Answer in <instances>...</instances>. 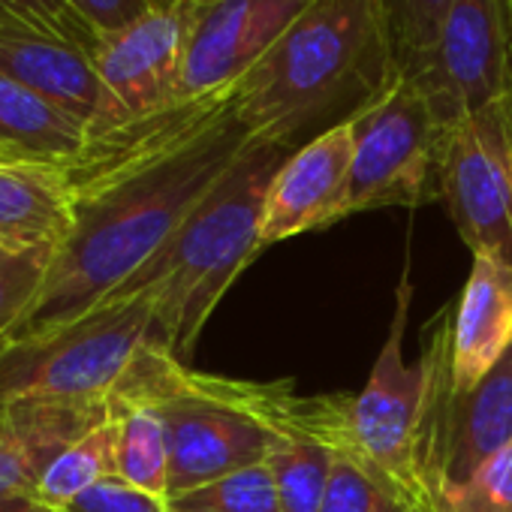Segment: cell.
<instances>
[{
  "label": "cell",
  "mask_w": 512,
  "mask_h": 512,
  "mask_svg": "<svg viewBox=\"0 0 512 512\" xmlns=\"http://www.w3.org/2000/svg\"><path fill=\"white\" fill-rule=\"evenodd\" d=\"M238 85L91 139L70 163L73 229L7 344L52 332L121 290L247 148Z\"/></svg>",
  "instance_id": "1"
},
{
  "label": "cell",
  "mask_w": 512,
  "mask_h": 512,
  "mask_svg": "<svg viewBox=\"0 0 512 512\" xmlns=\"http://www.w3.org/2000/svg\"><path fill=\"white\" fill-rule=\"evenodd\" d=\"M398 82V46L380 0H317L238 82V115L253 142L299 148Z\"/></svg>",
  "instance_id": "2"
},
{
  "label": "cell",
  "mask_w": 512,
  "mask_h": 512,
  "mask_svg": "<svg viewBox=\"0 0 512 512\" xmlns=\"http://www.w3.org/2000/svg\"><path fill=\"white\" fill-rule=\"evenodd\" d=\"M296 148L247 142L175 235L115 293H154L151 338L175 359L193 353L214 308L263 247L269 187Z\"/></svg>",
  "instance_id": "3"
},
{
  "label": "cell",
  "mask_w": 512,
  "mask_h": 512,
  "mask_svg": "<svg viewBox=\"0 0 512 512\" xmlns=\"http://www.w3.org/2000/svg\"><path fill=\"white\" fill-rule=\"evenodd\" d=\"M413 305L410 272L401 275L395 314L371 377L356 395H296L290 383H250L244 395L278 434H299L350 452L377 467L416 512H434L416 470V428L422 410V365L404 356Z\"/></svg>",
  "instance_id": "4"
},
{
  "label": "cell",
  "mask_w": 512,
  "mask_h": 512,
  "mask_svg": "<svg viewBox=\"0 0 512 512\" xmlns=\"http://www.w3.org/2000/svg\"><path fill=\"white\" fill-rule=\"evenodd\" d=\"M148 401L166 428L169 497L269 458L281 434L253 410L244 380L199 374L145 341L112 389Z\"/></svg>",
  "instance_id": "5"
},
{
  "label": "cell",
  "mask_w": 512,
  "mask_h": 512,
  "mask_svg": "<svg viewBox=\"0 0 512 512\" xmlns=\"http://www.w3.org/2000/svg\"><path fill=\"white\" fill-rule=\"evenodd\" d=\"M154 326V293H112L82 317L0 347V407L109 401Z\"/></svg>",
  "instance_id": "6"
},
{
  "label": "cell",
  "mask_w": 512,
  "mask_h": 512,
  "mask_svg": "<svg viewBox=\"0 0 512 512\" xmlns=\"http://www.w3.org/2000/svg\"><path fill=\"white\" fill-rule=\"evenodd\" d=\"M422 410L416 428V470L431 509L470 482V476L512 443V347L473 386L458 389L449 377L440 314L422 341Z\"/></svg>",
  "instance_id": "7"
},
{
  "label": "cell",
  "mask_w": 512,
  "mask_h": 512,
  "mask_svg": "<svg viewBox=\"0 0 512 512\" xmlns=\"http://www.w3.org/2000/svg\"><path fill=\"white\" fill-rule=\"evenodd\" d=\"M353 160L344 217L389 205L416 208L440 199V166L446 133L410 85L398 82L386 97L350 121Z\"/></svg>",
  "instance_id": "8"
},
{
  "label": "cell",
  "mask_w": 512,
  "mask_h": 512,
  "mask_svg": "<svg viewBox=\"0 0 512 512\" xmlns=\"http://www.w3.org/2000/svg\"><path fill=\"white\" fill-rule=\"evenodd\" d=\"M443 127L512 97V0H455L437 37L401 61Z\"/></svg>",
  "instance_id": "9"
},
{
  "label": "cell",
  "mask_w": 512,
  "mask_h": 512,
  "mask_svg": "<svg viewBox=\"0 0 512 512\" xmlns=\"http://www.w3.org/2000/svg\"><path fill=\"white\" fill-rule=\"evenodd\" d=\"M440 202L473 256L512 269V97L449 127Z\"/></svg>",
  "instance_id": "10"
},
{
  "label": "cell",
  "mask_w": 512,
  "mask_h": 512,
  "mask_svg": "<svg viewBox=\"0 0 512 512\" xmlns=\"http://www.w3.org/2000/svg\"><path fill=\"white\" fill-rule=\"evenodd\" d=\"M187 28L190 0H157L139 22L97 34L94 67L103 100L91 139L178 103Z\"/></svg>",
  "instance_id": "11"
},
{
  "label": "cell",
  "mask_w": 512,
  "mask_h": 512,
  "mask_svg": "<svg viewBox=\"0 0 512 512\" xmlns=\"http://www.w3.org/2000/svg\"><path fill=\"white\" fill-rule=\"evenodd\" d=\"M317 0H190L178 103L235 88Z\"/></svg>",
  "instance_id": "12"
},
{
  "label": "cell",
  "mask_w": 512,
  "mask_h": 512,
  "mask_svg": "<svg viewBox=\"0 0 512 512\" xmlns=\"http://www.w3.org/2000/svg\"><path fill=\"white\" fill-rule=\"evenodd\" d=\"M353 160L350 121L299 145L278 169L263 211V247L344 220Z\"/></svg>",
  "instance_id": "13"
},
{
  "label": "cell",
  "mask_w": 512,
  "mask_h": 512,
  "mask_svg": "<svg viewBox=\"0 0 512 512\" xmlns=\"http://www.w3.org/2000/svg\"><path fill=\"white\" fill-rule=\"evenodd\" d=\"M449 377L458 389H473L512 347V269L473 256L467 284L440 311Z\"/></svg>",
  "instance_id": "14"
},
{
  "label": "cell",
  "mask_w": 512,
  "mask_h": 512,
  "mask_svg": "<svg viewBox=\"0 0 512 512\" xmlns=\"http://www.w3.org/2000/svg\"><path fill=\"white\" fill-rule=\"evenodd\" d=\"M94 40L37 31L22 22H0V73L79 118L91 136L103 100Z\"/></svg>",
  "instance_id": "15"
},
{
  "label": "cell",
  "mask_w": 512,
  "mask_h": 512,
  "mask_svg": "<svg viewBox=\"0 0 512 512\" xmlns=\"http://www.w3.org/2000/svg\"><path fill=\"white\" fill-rule=\"evenodd\" d=\"M109 416V401H13L0 407V500L31 494L49 461Z\"/></svg>",
  "instance_id": "16"
},
{
  "label": "cell",
  "mask_w": 512,
  "mask_h": 512,
  "mask_svg": "<svg viewBox=\"0 0 512 512\" xmlns=\"http://www.w3.org/2000/svg\"><path fill=\"white\" fill-rule=\"evenodd\" d=\"M70 229V163L0 160V244L16 250H58Z\"/></svg>",
  "instance_id": "17"
},
{
  "label": "cell",
  "mask_w": 512,
  "mask_h": 512,
  "mask_svg": "<svg viewBox=\"0 0 512 512\" xmlns=\"http://www.w3.org/2000/svg\"><path fill=\"white\" fill-rule=\"evenodd\" d=\"M88 142V127L79 118L0 73V145L25 160L73 163Z\"/></svg>",
  "instance_id": "18"
},
{
  "label": "cell",
  "mask_w": 512,
  "mask_h": 512,
  "mask_svg": "<svg viewBox=\"0 0 512 512\" xmlns=\"http://www.w3.org/2000/svg\"><path fill=\"white\" fill-rule=\"evenodd\" d=\"M109 413L118 422V476L148 494L169 497V443L157 410L112 392Z\"/></svg>",
  "instance_id": "19"
},
{
  "label": "cell",
  "mask_w": 512,
  "mask_h": 512,
  "mask_svg": "<svg viewBox=\"0 0 512 512\" xmlns=\"http://www.w3.org/2000/svg\"><path fill=\"white\" fill-rule=\"evenodd\" d=\"M118 473V422L109 416L85 437L58 452L31 488V497L49 509H64L106 476Z\"/></svg>",
  "instance_id": "20"
},
{
  "label": "cell",
  "mask_w": 512,
  "mask_h": 512,
  "mask_svg": "<svg viewBox=\"0 0 512 512\" xmlns=\"http://www.w3.org/2000/svg\"><path fill=\"white\" fill-rule=\"evenodd\" d=\"M266 464L275 476L281 512H320L335 464L332 446L299 434H281Z\"/></svg>",
  "instance_id": "21"
},
{
  "label": "cell",
  "mask_w": 512,
  "mask_h": 512,
  "mask_svg": "<svg viewBox=\"0 0 512 512\" xmlns=\"http://www.w3.org/2000/svg\"><path fill=\"white\" fill-rule=\"evenodd\" d=\"M169 512H281L275 476L266 461L166 497Z\"/></svg>",
  "instance_id": "22"
},
{
  "label": "cell",
  "mask_w": 512,
  "mask_h": 512,
  "mask_svg": "<svg viewBox=\"0 0 512 512\" xmlns=\"http://www.w3.org/2000/svg\"><path fill=\"white\" fill-rule=\"evenodd\" d=\"M320 512H416L413 503L368 461L335 452L329 488Z\"/></svg>",
  "instance_id": "23"
},
{
  "label": "cell",
  "mask_w": 512,
  "mask_h": 512,
  "mask_svg": "<svg viewBox=\"0 0 512 512\" xmlns=\"http://www.w3.org/2000/svg\"><path fill=\"white\" fill-rule=\"evenodd\" d=\"M55 253L58 250L52 247L16 250L0 244V347L10 341L16 326L43 293Z\"/></svg>",
  "instance_id": "24"
},
{
  "label": "cell",
  "mask_w": 512,
  "mask_h": 512,
  "mask_svg": "<svg viewBox=\"0 0 512 512\" xmlns=\"http://www.w3.org/2000/svg\"><path fill=\"white\" fill-rule=\"evenodd\" d=\"M440 512H512V443L488 458Z\"/></svg>",
  "instance_id": "25"
},
{
  "label": "cell",
  "mask_w": 512,
  "mask_h": 512,
  "mask_svg": "<svg viewBox=\"0 0 512 512\" xmlns=\"http://www.w3.org/2000/svg\"><path fill=\"white\" fill-rule=\"evenodd\" d=\"M380 4L398 46V61H404L437 37L455 0H380Z\"/></svg>",
  "instance_id": "26"
},
{
  "label": "cell",
  "mask_w": 512,
  "mask_h": 512,
  "mask_svg": "<svg viewBox=\"0 0 512 512\" xmlns=\"http://www.w3.org/2000/svg\"><path fill=\"white\" fill-rule=\"evenodd\" d=\"M0 19L4 22H22L37 31L76 37V40H94L97 34L73 13L70 0H0Z\"/></svg>",
  "instance_id": "27"
},
{
  "label": "cell",
  "mask_w": 512,
  "mask_h": 512,
  "mask_svg": "<svg viewBox=\"0 0 512 512\" xmlns=\"http://www.w3.org/2000/svg\"><path fill=\"white\" fill-rule=\"evenodd\" d=\"M67 512H169V503L166 497L148 494L115 473L79 494Z\"/></svg>",
  "instance_id": "28"
},
{
  "label": "cell",
  "mask_w": 512,
  "mask_h": 512,
  "mask_svg": "<svg viewBox=\"0 0 512 512\" xmlns=\"http://www.w3.org/2000/svg\"><path fill=\"white\" fill-rule=\"evenodd\" d=\"M157 0H70L73 13L94 31L112 34L139 22Z\"/></svg>",
  "instance_id": "29"
},
{
  "label": "cell",
  "mask_w": 512,
  "mask_h": 512,
  "mask_svg": "<svg viewBox=\"0 0 512 512\" xmlns=\"http://www.w3.org/2000/svg\"><path fill=\"white\" fill-rule=\"evenodd\" d=\"M0 512H64V509H49V506L37 503L31 494H19V497L0 500Z\"/></svg>",
  "instance_id": "30"
},
{
  "label": "cell",
  "mask_w": 512,
  "mask_h": 512,
  "mask_svg": "<svg viewBox=\"0 0 512 512\" xmlns=\"http://www.w3.org/2000/svg\"><path fill=\"white\" fill-rule=\"evenodd\" d=\"M0 22H4V19H0Z\"/></svg>",
  "instance_id": "31"
}]
</instances>
